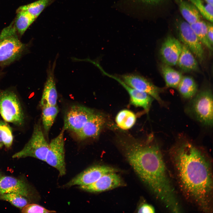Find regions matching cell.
I'll use <instances>...</instances> for the list:
<instances>
[{"label": "cell", "instance_id": "36", "mask_svg": "<svg viewBox=\"0 0 213 213\" xmlns=\"http://www.w3.org/2000/svg\"><path fill=\"white\" fill-rule=\"evenodd\" d=\"M3 145L2 144L0 143V148L3 146Z\"/></svg>", "mask_w": 213, "mask_h": 213}, {"label": "cell", "instance_id": "22", "mask_svg": "<svg viewBox=\"0 0 213 213\" xmlns=\"http://www.w3.org/2000/svg\"><path fill=\"white\" fill-rule=\"evenodd\" d=\"M35 19L27 12L18 9L14 26L18 35L22 36Z\"/></svg>", "mask_w": 213, "mask_h": 213}, {"label": "cell", "instance_id": "5", "mask_svg": "<svg viewBox=\"0 0 213 213\" xmlns=\"http://www.w3.org/2000/svg\"><path fill=\"white\" fill-rule=\"evenodd\" d=\"M49 146L41 125L37 124L34 126L29 141L22 150L14 154L12 157L20 158L31 157L45 161Z\"/></svg>", "mask_w": 213, "mask_h": 213}, {"label": "cell", "instance_id": "11", "mask_svg": "<svg viewBox=\"0 0 213 213\" xmlns=\"http://www.w3.org/2000/svg\"><path fill=\"white\" fill-rule=\"evenodd\" d=\"M120 78L130 86L147 93L159 103H163L159 96L162 90L143 76L137 74L127 73L121 75Z\"/></svg>", "mask_w": 213, "mask_h": 213}, {"label": "cell", "instance_id": "25", "mask_svg": "<svg viewBox=\"0 0 213 213\" xmlns=\"http://www.w3.org/2000/svg\"><path fill=\"white\" fill-rule=\"evenodd\" d=\"M54 0H38L30 4L20 7L18 9L27 12L36 19L44 9Z\"/></svg>", "mask_w": 213, "mask_h": 213}, {"label": "cell", "instance_id": "27", "mask_svg": "<svg viewBox=\"0 0 213 213\" xmlns=\"http://www.w3.org/2000/svg\"><path fill=\"white\" fill-rule=\"evenodd\" d=\"M192 3L197 8L203 18L213 23V5L204 0H187Z\"/></svg>", "mask_w": 213, "mask_h": 213}, {"label": "cell", "instance_id": "10", "mask_svg": "<svg viewBox=\"0 0 213 213\" xmlns=\"http://www.w3.org/2000/svg\"><path fill=\"white\" fill-rule=\"evenodd\" d=\"M117 170L110 166L104 165H96L91 166L72 178L66 184L64 187H70L78 185L79 186L91 184L104 175L112 172H117Z\"/></svg>", "mask_w": 213, "mask_h": 213}, {"label": "cell", "instance_id": "3", "mask_svg": "<svg viewBox=\"0 0 213 213\" xmlns=\"http://www.w3.org/2000/svg\"><path fill=\"white\" fill-rule=\"evenodd\" d=\"M27 49V45L19 39L12 24L4 28L0 33V67L19 60Z\"/></svg>", "mask_w": 213, "mask_h": 213}, {"label": "cell", "instance_id": "6", "mask_svg": "<svg viewBox=\"0 0 213 213\" xmlns=\"http://www.w3.org/2000/svg\"><path fill=\"white\" fill-rule=\"evenodd\" d=\"M63 129L59 134L52 139L49 143V150L45 162L55 168L59 175L62 176L66 173L65 161L64 140Z\"/></svg>", "mask_w": 213, "mask_h": 213}, {"label": "cell", "instance_id": "26", "mask_svg": "<svg viewBox=\"0 0 213 213\" xmlns=\"http://www.w3.org/2000/svg\"><path fill=\"white\" fill-rule=\"evenodd\" d=\"M190 25L202 44L210 51H212L213 47L209 43L207 38L206 22L202 20Z\"/></svg>", "mask_w": 213, "mask_h": 213}, {"label": "cell", "instance_id": "20", "mask_svg": "<svg viewBox=\"0 0 213 213\" xmlns=\"http://www.w3.org/2000/svg\"><path fill=\"white\" fill-rule=\"evenodd\" d=\"M161 69L166 86L168 87L177 88L183 77L182 73L164 64L161 65Z\"/></svg>", "mask_w": 213, "mask_h": 213}, {"label": "cell", "instance_id": "15", "mask_svg": "<svg viewBox=\"0 0 213 213\" xmlns=\"http://www.w3.org/2000/svg\"><path fill=\"white\" fill-rule=\"evenodd\" d=\"M107 75L117 81L126 90L130 96L131 104L135 106L143 108L146 112L149 111L154 99L153 97L146 93L130 86L120 78L109 74Z\"/></svg>", "mask_w": 213, "mask_h": 213}, {"label": "cell", "instance_id": "2", "mask_svg": "<svg viewBox=\"0 0 213 213\" xmlns=\"http://www.w3.org/2000/svg\"><path fill=\"white\" fill-rule=\"evenodd\" d=\"M118 143L135 172L162 203L172 202L175 196L158 146L149 141L143 142L122 138Z\"/></svg>", "mask_w": 213, "mask_h": 213}, {"label": "cell", "instance_id": "12", "mask_svg": "<svg viewBox=\"0 0 213 213\" xmlns=\"http://www.w3.org/2000/svg\"><path fill=\"white\" fill-rule=\"evenodd\" d=\"M182 44L171 36H168L162 44L160 53L163 64L170 66L177 64L181 53Z\"/></svg>", "mask_w": 213, "mask_h": 213}, {"label": "cell", "instance_id": "19", "mask_svg": "<svg viewBox=\"0 0 213 213\" xmlns=\"http://www.w3.org/2000/svg\"><path fill=\"white\" fill-rule=\"evenodd\" d=\"M177 64L180 69L185 72L196 71L199 69L198 62L193 54L183 44Z\"/></svg>", "mask_w": 213, "mask_h": 213}, {"label": "cell", "instance_id": "33", "mask_svg": "<svg viewBox=\"0 0 213 213\" xmlns=\"http://www.w3.org/2000/svg\"><path fill=\"white\" fill-rule=\"evenodd\" d=\"M143 2L151 5H156L163 0H141Z\"/></svg>", "mask_w": 213, "mask_h": 213}, {"label": "cell", "instance_id": "23", "mask_svg": "<svg viewBox=\"0 0 213 213\" xmlns=\"http://www.w3.org/2000/svg\"><path fill=\"white\" fill-rule=\"evenodd\" d=\"M136 119V115L133 112L124 109L117 114L115 117V122L119 128L122 130H127L134 126Z\"/></svg>", "mask_w": 213, "mask_h": 213}, {"label": "cell", "instance_id": "34", "mask_svg": "<svg viewBox=\"0 0 213 213\" xmlns=\"http://www.w3.org/2000/svg\"><path fill=\"white\" fill-rule=\"evenodd\" d=\"M207 3L213 5V0H204Z\"/></svg>", "mask_w": 213, "mask_h": 213}, {"label": "cell", "instance_id": "14", "mask_svg": "<svg viewBox=\"0 0 213 213\" xmlns=\"http://www.w3.org/2000/svg\"><path fill=\"white\" fill-rule=\"evenodd\" d=\"M116 172L107 173L95 182L88 185L79 186L85 191L92 193L102 192L122 186L124 183Z\"/></svg>", "mask_w": 213, "mask_h": 213}, {"label": "cell", "instance_id": "21", "mask_svg": "<svg viewBox=\"0 0 213 213\" xmlns=\"http://www.w3.org/2000/svg\"><path fill=\"white\" fill-rule=\"evenodd\" d=\"M178 91L185 98L190 99L196 94L197 85L194 79L189 76L183 77L178 86Z\"/></svg>", "mask_w": 213, "mask_h": 213}, {"label": "cell", "instance_id": "13", "mask_svg": "<svg viewBox=\"0 0 213 213\" xmlns=\"http://www.w3.org/2000/svg\"><path fill=\"white\" fill-rule=\"evenodd\" d=\"M106 122V119L103 114L95 112L82 128L75 133L77 138L79 140H83L97 137Z\"/></svg>", "mask_w": 213, "mask_h": 213}, {"label": "cell", "instance_id": "37", "mask_svg": "<svg viewBox=\"0 0 213 213\" xmlns=\"http://www.w3.org/2000/svg\"><path fill=\"white\" fill-rule=\"evenodd\" d=\"M1 177H2V176L1 175V174H0V179H1Z\"/></svg>", "mask_w": 213, "mask_h": 213}, {"label": "cell", "instance_id": "16", "mask_svg": "<svg viewBox=\"0 0 213 213\" xmlns=\"http://www.w3.org/2000/svg\"><path fill=\"white\" fill-rule=\"evenodd\" d=\"M14 193L25 197L30 195L28 185L24 181L9 176H2L0 180V194Z\"/></svg>", "mask_w": 213, "mask_h": 213}, {"label": "cell", "instance_id": "24", "mask_svg": "<svg viewBox=\"0 0 213 213\" xmlns=\"http://www.w3.org/2000/svg\"><path fill=\"white\" fill-rule=\"evenodd\" d=\"M41 106L42 124L44 131L47 135L58 113L59 108L57 105Z\"/></svg>", "mask_w": 213, "mask_h": 213}, {"label": "cell", "instance_id": "17", "mask_svg": "<svg viewBox=\"0 0 213 213\" xmlns=\"http://www.w3.org/2000/svg\"><path fill=\"white\" fill-rule=\"evenodd\" d=\"M56 60L52 66L50 64L47 71V78L45 82L41 101V106L57 105V93L54 75Z\"/></svg>", "mask_w": 213, "mask_h": 213}, {"label": "cell", "instance_id": "29", "mask_svg": "<svg viewBox=\"0 0 213 213\" xmlns=\"http://www.w3.org/2000/svg\"><path fill=\"white\" fill-rule=\"evenodd\" d=\"M0 200L8 201L20 209H22L28 203V201L25 197L14 193L0 194Z\"/></svg>", "mask_w": 213, "mask_h": 213}, {"label": "cell", "instance_id": "8", "mask_svg": "<svg viewBox=\"0 0 213 213\" xmlns=\"http://www.w3.org/2000/svg\"><path fill=\"white\" fill-rule=\"evenodd\" d=\"M178 36L183 44L187 46L200 62L204 59L202 44L191 28L190 24L184 20L176 25Z\"/></svg>", "mask_w": 213, "mask_h": 213}, {"label": "cell", "instance_id": "18", "mask_svg": "<svg viewBox=\"0 0 213 213\" xmlns=\"http://www.w3.org/2000/svg\"><path fill=\"white\" fill-rule=\"evenodd\" d=\"M184 20L190 24L202 20L203 17L196 7L187 0H174Z\"/></svg>", "mask_w": 213, "mask_h": 213}, {"label": "cell", "instance_id": "30", "mask_svg": "<svg viewBox=\"0 0 213 213\" xmlns=\"http://www.w3.org/2000/svg\"><path fill=\"white\" fill-rule=\"evenodd\" d=\"M22 213H55L54 210H50L46 209L39 205L35 204H28L22 209Z\"/></svg>", "mask_w": 213, "mask_h": 213}, {"label": "cell", "instance_id": "7", "mask_svg": "<svg viewBox=\"0 0 213 213\" xmlns=\"http://www.w3.org/2000/svg\"><path fill=\"white\" fill-rule=\"evenodd\" d=\"M192 108L198 119L207 125L213 124V95L211 90L199 92L194 98Z\"/></svg>", "mask_w": 213, "mask_h": 213}, {"label": "cell", "instance_id": "9", "mask_svg": "<svg viewBox=\"0 0 213 213\" xmlns=\"http://www.w3.org/2000/svg\"><path fill=\"white\" fill-rule=\"evenodd\" d=\"M95 112L92 109L82 105L72 106L64 115L63 129L76 133L82 128Z\"/></svg>", "mask_w": 213, "mask_h": 213}, {"label": "cell", "instance_id": "32", "mask_svg": "<svg viewBox=\"0 0 213 213\" xmlns=\"http://www.w3.org/2000/svg\"><path fill=\"white\" fill-rule=\"evenodd\" d=\"M207 26V36L209 41L213 47V23L206 22Z\"/></svg>", "mask_w": 213, "mask_h": 213}, {"label": "cell", "instance_id": "4", "mask_svg": "<svg viewBox=\"0 0 213 213\" xmlns=\"http://www.w3.org/2000/svg\"><path fill=\"white\" fill-rule=\"evenodd\" d=\"M0 114L6 121L18 125L24 123L21 106L16 93L10 90L0 92Z\"/></svg>", "mask_w": 213, "mask_h": 213}, {"label": "cell", "instance_id": "1", "mask_svg": "<svg viewBox=\"0 0 213 213\" xmlns=\"http://www.w3.org/2000/svg\"><path fill=\"white\" fill-rule=\"evenodd\" d=\"M174 151L173 163L182 191L202 210L210 211L213 179L210 162L200 150L188 143Z\"/></svg>", "mask_w": 213, "mask_h": 213}, {"label": "cell", "instance_id": "28", "mask_svg": "<svg viewBox=\"0 0 213 213\" xmlns=\"http://www.w3.org/2000/svg\"><path fill=\"white\" fill-rule=\"evenodd\" d=\"M13 136L12 130L9 125L0 120V143L9 148L12 145Z\"/></svg>", "mask_w": 213, "mask_h": 213}, {"label": "cell", "instance_id": "35", "mask_svg": "<svg viewBox=\"0 0 213 213\" xmlns=\"http://www.w3.org/2000/svg\"><path fill=\"white\" fill-rule=\"evenodd\" d=\"M2 74H3L2 72L1 71H0V79L2 75ZM1 90L0 89V92H1Z\"/></svg>", "mask_w": 213, "mask_h": 213}, {"label": "cell", "instance_id": "31", "mask_svg": "<svg viewBox=\"0 0 213 213\" xmlns=\"http://www.w3.org/2000/svg\"><path fill=\"white\" fill-rule=\"evenodd\" d=\"M137 211L138 213H153L155 212V209L152 206L145 203H142L139 206Z\"/></svg>", "mask_w": 213, "mask_h": 213}]
</instances>
